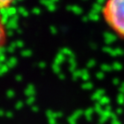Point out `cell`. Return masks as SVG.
Here are the masks:
<instances>
[{"mask_svg": "<svg viewBox=\"0 0 124 124\" xmlns=\"http://www.w3.org/2000/svg\"><path fill=\"white\" fill-rule=\"evenodd\" d=\"M16 0H0V10L11 7Z\"/></svg>", "mask_w": 124, "mask_h": 124, "instance_id": "3", "label": "cell"}, {"mask_svg": "<svg viewBox=\"0 0 124 124\" xmlns=\"http://www.w3.org/2000/svg\"><path fill=\"white\" fill-rule=\"evenodd\" d=\"M101 16L108 29L124 40V0H106Z\"/></svg>", "mask_w": 124, "mask_h": 124, "instance_id": "1", "label": "cell"}, {"mask_svg": "<svg viewBox=\"0 0 124 124\" xmlns=\"http://www.w3.org/2000/svg\"><path fill=\"white\" fill-rule=\"evenodd\" d=\"M8 40V34L7 26L2 17L0 16V51L7 45Z\"/></svg>", "mask_w": 124, "mask_h": 124, "instance_id": "2", "label": "cell"}]
</instances>
